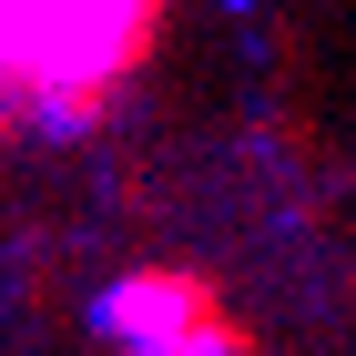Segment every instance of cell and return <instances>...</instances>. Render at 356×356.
<instances>
[{"instance_id":"1","label":"cell","mask_w":356,"mask_h":356,"mask_svg":"<svg viewBox=\"0 0 356 356\" xmlns=\"http://www.w3.org/2000/svg\"><path fill=\"white\" fill-rule=\"evenodd\" d=\"M102 326L122 346H163V356H245V326L224 316L204 275H122L102 296Z\"/></svg>"}]
</instances>
